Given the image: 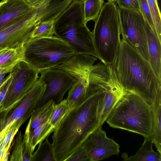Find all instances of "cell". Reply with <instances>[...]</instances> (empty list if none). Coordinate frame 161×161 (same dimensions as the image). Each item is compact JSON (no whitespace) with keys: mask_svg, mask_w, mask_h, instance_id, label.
<instances>
[{"mask_svg":"<svg viewBox=\"0 0 161 161\" xmlns=\"http://www.w3.org/2000/svg\"><path fill=\"white\" fill-rule=\"evenodd\" d=\"M105 84L103 77L90 78L86 100L69 110L54 128L52 143L55 161H65L101 126Z\"/></svg>","mask_w":161,"mask_h":161,"instance_id":"cell-1","label":"cell"},{"mask_svg":"<svg viewBox=\"0 0 161 161\" xmlns=\"http://www.w3.org/2000/svg\"><path fill=\"white\" fill-rule=\"evenodd\" d=\"M110 65L125 91L136 93L150 105L153 103L161 89V81L149 63L123 36L116 56Z\"/></svg>","mask_w":161,"mask_h":161,"instance_id":"cell-2","label":"cell"},{"mask_svg":"<svg viewBox=\"0 0 161 161\" xmlns=\"http://www.w3.org/2000/svg\"><path fill=\"white\" fill-rule=\"evenodd\" d=\"M110 126L151 136L153 128L150 105L135 93L125 91L106 120Z\"/></svg>","mask_w":161,"mask_h":161,"instance_id":"cell-3","label":"cell"},{"mask_svg":"<svg viewBox=\"0 0 161 161\" xmlns=\"http://www.w3.org/2000/svg\"><path fill=\"white\" fill-rule=\"evenodd\" d=\"M55 36L70 46L76 54H85L100 60L93 42L92 32L84 21L83 3L73 0L55 19Z\"/></svg>","mask_w":161,"mask_h":161,"instance_id":"cell-4","label":"cell"},{"mask_svg":"<svg viewBox=\"0 0 161 161\" xmlns=\"http://www.w3.org/2000/svg\"><path fill=\"white\" fill-rule=\"evenodd\" d=\"M23 54V61L39 73L63 64L76 53L68 43L53 36L29 39Z\"/></svg>","mask_w":161,"mask_h":161,"instance_id":"cell-5","label":"cell"},{"mask_svg":"<svg viewBox=\"0 0 161 161\" xmlns=\"http://www.w3.org/2000/svg\"><path fill=\"white\" fill-rule=\"evenodd\" d=\"M93 42L100 60L111 65L118 53L120 43V26L119 11L115 3H105L94 21Z\"/></svg>","mask_w":161,"mask_h":161,"instance_id":"cell-6","label":"cell"},{"mask_svg":"<svg viewBox=\"0 0 161 161\" xmlns=\"http://www.w3.org/2000/svg\"><path fill=\"white\" fill-rule=\"evenodd\" d=\"M49 19V13L44 6L34 7L24 17L0 31V47H23L35 27Z\"/></svg>","mask_w":161,"mask_h":161,"instance_id":"cell-7","label":"cell"},{"mask_svg":"<svg viewBox=\"0 0 161 161\" xmlns=\"http://www.w3.org/2000/svg\"><path fill=\"white\" fill-rule=\"evenodd\" d=\"M11 73V80L0 108L3 117L17 105L39 78L37 71L23 60L14 66Z\"/></svg>","mask_w":161,"mask_h":161,"instance_id":"cell-8","label":"cell"},{"mask_svg":"<svg viewBox=\"0 0 161 161\" xmlns=\"http://www.w3.org/2000/svg\"><path fill=\"white\" fill-rule=\"evenodd\" d=\"M97 59L89 55L76 54L65 63L53 68L65 71L75 80L68 95L72 99L79 101L86 97L89 73Z\"/></svg>","mask_w":161,"mask_h":161,"instance_id":"cell-9","label":"cell"},{"mask_svg":"<svg viewBox=\"0 0 161 161\" xmlns=\"http://www.w3.org/2000/svg\"><path fill=\"white\" fill-rule=\"evenodd\" d=\"M118 9L121 34L149 63L146 22L142 14L140 11Z\"/></svg>","mask_w":161,"mask_h":161,"instance_id":"cell-10","label":"cell"},{"mask_svg":"<svg viewBox=\"0 0 161 161\" xmlns=\"http://www.w3.org/2000/svg\"><path fill=\"white\" fill-rule=\"evenodd\" d=\"M39 80L46 85L44 94L36 108L50 100L56 104L63 100V97L70 88L75 80L65 71L57 69H50L41 71Z\"/></svg>","mask_w":161,"mask_h":161,"instance_id":"cell-11","label":"cell"},{"mask_svg":"<svg viewBox=\"0 0 161 161\" xmlns=\"http://www.w3.org/2000/svg\"><path fill=\"white\" fill-rule=\"evenodd\" d=\"M81 146L86 151L88 161L103 160L120 152L119 145L107 136L102 126L91 133Z\"/></svg>","mask_w":161,"mask_h":161,"instance_id":"cell-12","label":"cell"},{"mask_svg":"<svg viewBox=\"0 0 161 161\" xmlns=\"http://www.w3.org/2000/svg\"><path fill=\"white\" fill-rule=\"evenodd\" d=\"M45 89V84L38 79L12 112L0 119V131L14 120L23 124L36 108Z\"/></svg>","mask_w":161,"mask_h":161,"instance_id":"cell-13","label":"cell"},{"mask_svg":"<svg viewBox=\"0 0 161 161\" xmlns=\"http://www.w3.org/2000/svg\"><path fill=\"white\" fill-rule=\"evenodd\" d=\"M34 6L26 0H2L0 2V31L24 17Z\"/></svg>","mask_w":161,"mask_h":161,"instance_id":"cell-14","label":"cell"},{"mask_svg":"<svg viewBox=\"0 0 161 161\" xmlns=\"http://www.w3.org/2000/svg\"><path fill=\"white\" fill-rule=\"evenodd\" d=\"M125 91L116 79L111 68L105 87V94L100 119L102 126Z\"/></svg>","mask_w":161,"mask_h":161,"instance_id":"cell-15","label":"cell"},{"mask_svg":"<svg viewBox=\"0 0 161 161\" xmlns=\"http://www.w3.org/2000/svg\"><path fill=\"white\" fill-rule=\"evenodd\" d=\"M145 22L149 62L156 76L161 81V42L155 31Z\"/></svg>","mask_w":161,"mask_h":161,"instance_id":"cell-16","label":"cell"},{"mask_svg":"<svg viewBox=\"0 0 161 161\" xmlns=\"http://www.w3.org/2000/svg\"><path fill=\"white\" fill-rule=\"evenodd\" d=\"M23 124L20 121H14L0 131V161L8 160L14 137Z\"/></svg>","mask_w":161,"mask_h":161,"instance_id":"cell-17","label":"cell"},{"mask_svg":"<svg viewBox=\"0 0 161 161\" xmlns=\"http://www.w3.org/2000/svg\"><path fill=\"white\" fill-rule=\"evenodd\" d=\"M150 106L153 121L151 137L158 151L161 153V89Z\"/></svg>","mask_w":161,"mask_h":161,"instance_id":"cell-18","label":"cell"},{"mask_svg":"<svg viewBox=\"0 0 161 161\" xmlns=\"http://www.w3.org/2000/svg\"><path fill=\"white\" fill-rule=\"evenodd\" d=\"M144 141L136 153L128 157L123 153L122 157L125 161H161V153L153 148V144L151 136L144 137Z\"/></svg>","mask_w":161,"mask_h":161,"instance_id":"cell-19","label":"cell"},{"mask_svg":"<svg viewBox=\"0 0 161 161\" xmlns=\"http://www.w3.org/2000/svg\"><path fill=\"white\" fill-rule=\"evenodd\" d=\"M54 129L48 119L33 130L25 132L24 138L30 151L33 153L37 144L48 136Z\"/></svg>","mask_w":161,"mask_h":161,"instance_id":"cell-20","label":"cell"},{"mask_svg":"<svg viewBox=\"0 0 161 161\" xmlns=\"http://www.w3.org/2000/svg\"><path fill=\"white\" fill-rule=\"evenodd\" d=\"M56 104L50 100L42 105L36 108L31 115L25 132L32 131L49 119Z\"/></svg>","mask_w":161,"mask_h":161,"instance_id":"cell-21","label":"cell"},{"mask_svg":"<svg viewBox=\"0 0 161 161\" xmlns=\"http://www.w3.org/2000/svg\"><path fill=\"white\" fill-rule=\"evenodd\" d=\"M23 47H0V69H13L19 62L23 60Z\"/></svg>","mask_w":161,"mask_h":161,"instance_id":"cell-22","label":"cell"},{"mask_svg":"<svg viewBox=\"0 0 161 161\" xmlns=\"http://www.w3.org/2000/svg\"><path fill=\"white\" fill-rule=\"evenodd\" d=\"M9 158L10 161H33V153L27 147L20 131L15 138Z\"/></svg>","mask_w":161,"mask_h":161,"instance_id":"cell-23","label":"cell"},{"mask_svg":"<svg viewBox=\"0 0 161 161\" xmlns=\"http://www.w3.org/2000/svg\"><path fill=\"white\" fill-rule=\"evenodd\" d=\"M48 137L44 142L39 143L37 149L33 153V161H55L53 144L48 141Z\"/></svg>","mask_w":161,"mask_h":161,"instance_id":"cell-24","label":"cell"},{"mask_svg":"<svg viewBox=\"0 0 161 161\" xmlns=\"http://www.w3.org/2000/svg\"><path fill=\"white\" fill-rule=\"evenodd\" d=\"M104 3V0H86L83 2L84 19L86 23L97 19Z\"/></svg>","mask_w":161,"mask_h":161,"instance_id":"cell-25","label":"cell"},{"mask_svg":"<svg viewBox=\"0 0 161 161\" xmlns=\"http://www.w3.org/2000/svg\"><path fill=\"white\" fill-rule=\"evenodd\" d=\"M55 19L42 22L31 32L30 38L53 36L55 33Z\"/></svg>","mask_w":161,"mask_h":161,"instance_id":"cell-26","label":"cell"},{"mask_svg":"<svg viewBox=\"0 0 161 161\" xmlns=\"http://www.w3.org/2000/svg\"><path fill=\"white\" fill-rule=\"evenodd\" d=\"M153 19L155 33L161 42V14L157 0H147Z\"/></svg>","mask_w":161,"mask_h":161,"instance_id":"cell-27","label":"cell"},{"mask_svg":"<svg viewBox=\"0 0 161 161\" xmlns=\"http://www.w3.org/2000/svg\"><path fill=\"white\" fill-rule=\"evenodd\" d=\"M67 105L66 99L56 104L49 119L51 124L54 127L57 126L64 115L67 113Z\"/></svg>","mask_w":161,"mask_h":161,"instance_id":"cell-28","label":"cell"},{"mask_svg":"<svg viewBox=\"0 0 161 161\" xmlns=\"http://www.w3.org/2000/svg\"><path fill=\"white\" fill-rule=\"evenodd\" d=\"M138 1L140 12L145 21L155 32L150 9L147 0H138Z\"/></svg>","mask_w":161,"mask_h":161,"instance_id":"cell-29","label":"cell"},{"mask_svg":"<svg viewBox=\"0 0 161 161\" xmlns=\"http://www.w3.org/2000/svg\"><path fill=\"white\" fill-rule=\"evenodd\" d=\"M118 7L140 11L138 0H117Z\"/></svg>","mask_w":161,"mask_h":161,"instance_id":"cell-30","label":"cell"},{"mask_svg":"<svg viewBox=\"0 0 161 161\" xmlns=\"http://www.w3.org/2000/svg\"><path fill=\"white\" fill-rule=\"evenodd\" d=\"M88 161L87 155L85 149L81 145L79 148L65 161Z\"/></svg>","mask_w":161,"mask_h":161,"instance_id":"cell-31","label":"cell"},{"mask_svg":"<svg viewBox=\"0 0 161 161\" xmlns=\"http://www.w3.org/2000/svg\"><path fill=\"white\" fill-rule=\"evenodd\" d=\"M11 72L5 78L2 83L0 86V108L5 96L7 91L12 79Z\"/></svg>","mask_w":161,"mask_h":161,"instance_id":"cell-32","label":"cell"},{"mask_svg":"<svg viewBox=\"0 0 161 161\" xmlns=\"http://www.w3.org/2000/svg\"><path fill=\"white\" fill-rule=\"evenodd\" d=\"M13 69H0V86L4 80L5 75L8 73H11Z\"/></svg>","mask_w":161,"mask_h":161,"instance_id":"cell-33","label":"cell"},{"mask_svg":"<svg viewBox=\"0 0 161 161\" xmlns=\"http://www.w3.org/2000/svg\"><path fill=\"white\" fill-rule=\"evenodd\" d=\"M42 0H26L27 3L32 6H34Z\"/></svg>","mask_w":161,"mask_h":161,"instance_id":"cell-34","label":"cell"},{"mask_svg":"<svg viewBox=\"0 0 161 161\" xmlns=\"http://www.w3.org/2000/svg\"><path fill=\"white\" fill-rule=\"evenodd\" d=\"M108 1V2H112L113 3H115L116 1L117 0H107Z\"/></svg>","mask_w":161,"mask_h":161,"instance_id":"cell-35","label":"cell"},{"mask_svg":"<svg viewBox=\"0 0 161 161\" xmlns=\"http://www.w3.org/2000/svg\"><path fill=\"white\" fill-rule=\"evenodd\" d=\"M79 1H80L82 2L83 3L86 0H77Z\"/></svg>","mask_w":161,"mask_h":161,"instance_id":"cell-36","label":"cell"}]
</instances>
